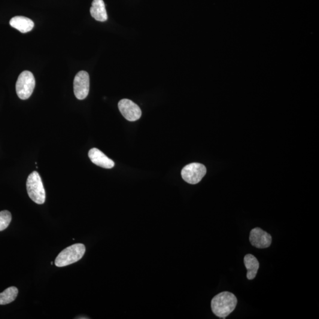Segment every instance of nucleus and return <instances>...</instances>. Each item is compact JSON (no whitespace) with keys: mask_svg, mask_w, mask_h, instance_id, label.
Returning <instances> with one entry per match:
<instances>
[{"mask_svg":"<svg viewBox=\"0 0 319 319\" xmlns=\"http://www.w3.org/2000/svg\"><path fill=\"white\" fill-rule=\"evenodd\" d=\"M206 173V168L202 164L194 163L185 166L182 170V177L187 183L195 184L199 183Z\"/></svg>","mask_w":319,"mask_h":319,"instance_id":"obj_5","label":"nucleus"},{"mask_svg":"<svg viewBox=\"0 0 319 319\" xmlns=\"http://www.w3.org/2000/svg\"><path fill=\"white\" fill-rule=\"evenodd\" d=\"M19 290L15 287H10L0 293V305H5L16 300Z\"/></svg>","mask_w":319,"mask_h":319,"instance_id":"obj_13","label":"nucleus"},{"mask_svg":"<svg viewBox=\"0 0 319 319\" xmlns=\"http://www.w3.org/2000/svg\"><path fill=\"white\" fill-rule=\"evenodd\" d=\"M91 162L95 165L101 167L104 169L113 168L115 163L111 159L106 156V155L100 151L99 149L93 148L91 149L88 153Z\"/></svg>","mask_w":319,"mask_h":319,"instance_id":"obj_9","label":"nucleus"},{"mask_svg":"<svg viewBox=\"0 0 319 319\" xmlns=\"http://www.w3.org/2000/svg\"><path fill=\"white\" fill-rule=\"evenodd\" d=\"M85 245L76 244L63 250L56 258L54 264L57 267H62L78 262L84 257L85 253Z\"/></svg>","mask_w":319,"mask_h":319,"instance_id":"obj_2","label":"nucleus"},{"mask_svg":"<svg viewBox=\"0 0 319 319\" xmlns=\"http://www.w3.org/2000/svg\"><path fill=\"white\" fill-rule=\"evenodd\" d=\"M12 220L11 213L8 211L0 212V231L5 230Z\"/></svg>","mask_w":319,"mask_h":319,"instance_id":"obj_14","label":"nucleus"},{"mask_svg":"<svg viewBox=\"0 0 319 319\" xmlns=\"http://www.w3.org/2000/svg\"><path fill=\"white\" fill-rule=\"evenodd\" d=\"M53 264V262H51V265H52V264Z\"/></svg>","mask_w":319,"mask_h":319,"instance_id":"obj_15","label":"nucleus"},{"mask_svg":"<svg viewBox=\"0 0 319 319\" xmlns=\"http://www.w3.org/2000/svg\"><path fill=\"white\" fill-rule=\"evenodd\" d=\"M26 187L30 198L37 204H44L46 200V192L38 172H33L29 176Z\"/></svg>","mask_w":319,"mask_h":319,"instance_id":"obj_3","label":"nucleus"},{"mask_svg":"<svg viewBox=\"0 0 319 319\" xmlns=\"http://www.w3.org/2000/svg\"><path fill=\"white\" fill-rule=\"evenodd\" d=\"M237 302L238 300L233 293L224 291L213 298L212 311L217 317L226 319L235 310Z\"/></svg>","mask_w":319,"mask_h":319,"instance_id":"obj_1","label":"nucleus"},{"mask_svg":"<svg viewBox=\"0 0 319 319\" xmlns=\"http://www.w3.org/2000/svg\"><path fill=\"white\" fill-rule=\"evenodd\" d=\"M10 24L12 27L23 33L31 31L35 26L31 19L24 16H15L12 18Z\"/></svg>","mask_w":319,"mask_h":319,"instance_id":"obj_10","label":"nucleus"},{"mask_svg":"<svg viewBox=\"0 0 319 319\" xmlns=\"http://www.w3.org/2000/svg\"><path fill=\"white\" fill-rule=\"evenodd\" d=\"M91 16L96 21L104 22L108 20L105 5L103 0H93L90 9Z\"/></svg>","mask_w":319,"mask_h":319,"instance_id":"obj_11","label":"nucleus"},{"mask_svg":"<svg viewBox=\"0 0 319 319\" xmlns=\"http://www.w3.org/2000/svg\"><path fill=\"white\" fill-rule=\"evenodd\" d=\"M35 85V79L32 72L27 71L21 72L16 85L18 96L22 100L29 99L32 95Z\"/></svg>","mask_w":319,"mask_h":319,"instance_id":"obj_4","label":"nucleus"},{"mask_svg":"<svg viewBox=\"0 0 319 319\" xmlns=\"http://www.w3.org/2000/svg\"><path fill=\"white\" fill-rule=\"evenodd\" d=\"M244 264L247 270V276L248 279L252 280L256 276L260 264L253 255L247 254L244 257Z\"/></svg>","mask_w":319,"mask_h":319,"instance_id":"obj_12","label":"nucleus"},{"mask_svg":"<svg viewBox=\"0 0 319 319\" xmlns=\"http://www.w3.org/2000/svg\"><path fill=\"white\" fill-rule=\"evenodd\" d=\"M251 244L258 248H266L270 247L272 242L271 235L264 231L260 228H255L251 230L250 235Z\"/></svg>","mask_w":319,"mask_h":319,"instance_id":"obj_8","label":"nucleus"},{"mask_svg":"<svg viewBox=\"0 0 319 319\" xmlns=\"http://www.w3.org/2000/svg\"><path fill=\"white\" fill-rule=\"evenodd\" d=\"M118 108L123 117L129 121H136L141 117V110L138 105L130 99H123L118 103Z\"/></svg>","mask_w":319,"mask_h":319,"instance_id":"obj_7","label":"nucleus"},{"mask_svg":"<svg viewBox=\"0 0 319 319\" xmlns=\"http://www.w3.org/2000/svg\"><path fill=\"white\" fill-rule=\"evenodd\" d=\"M74 93L77 98L83 100L90 92V76L86 71H80L75 76L74 81Z\"/></svg>","mask_w":319,"mask_h":319,"instance_id":"obj_6","label":"nucleus"}]
</instances>
